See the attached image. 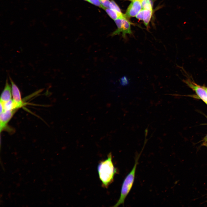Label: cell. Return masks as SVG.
<instances>
[{"label":"cell","mask_w":207,"mask_h":207,"mask_svg":"<svg viewBox=\"0 0 207 207\" xmlns=\"http://www.w3.org/2000/svg\"><path fill=\"white\" fill-rule=\"evenodd\" d=\"M97 170L102 186L107 188L113 181L114 176L117 172L112 161L111 153L108 154L107 159L99 162Z\"/></svg>","instance_id":"obj_1"},{"label":"cell","mask_w":207,"mask_h":207,"mask_svg":"<svg viewBox=\"0 0 207 207\" xmlns=\"http://www.w3.org/2000/svg\"><path fill=\"white\" fill-rule=\"evenodd\" d=\"M126 17L125 15V16L122 18V25L119 32V34L121 32L122 33V36L124 39L126 37V34H131L132 33L131 28V24Z\"/></svg>","instance_id":"obj_8"},{"label":"cell","mask_w":207,"mask_h":207,"mask_svg":"<svg viewBox=\"0 0 207 207\" xmlns=\"http://www.w3.org/2000/svg\"><path fill=\"white\" fill-rule=\"evenodd\" d=\"M4 111L8 110L18 109L19 108L13 99L5 102H2ZM3 111V112H4Z\"/></svg>","instance_id":"obj_9"},{"label":"cell","mask_w":207,"mask_h":207,"mask_svg":"<svg viewBox=\"0 0 207 207\" xmlns=\"http://www.w3.org/2000/svg\"><path fill=\"white\" fill-rule=\"evenodd\" d=\"M109 8L116 11L120 13H122L119 7L115 2L112 0L110 1L109 5Z\"/></svg>","instance_id":"obj_13"},{"label":"cell","mask_w":207,"mask_h":207,"mask_svg":"<svg viewBox=\"0 0 207 207\" xmlns=\"http://www.w3.org/2000/svg\"><path fill=\"white\" fill-rule=\"evenodd\" d=\"M143 9H141L136 16V18L140 20H143Z\"/></svg>","instance_id":"obj_17"},{"label":"cell","mask_w":207,"mask_h":207,"mask_svg":"<svg viewBox=\"0 0 207 207\" xmlns=\"http://www.w3.org/2000/svg\"><path fill=\"white\" fill-rule=\"evenodd\" d=\"M141 154H139L136 158L134 165L132 169L124 179L122 185L120 197L116 204L113 206V207H118L121 204H124L125 199L133 186L136 169Z\"/></svg>","instance_id":"obj_2"},{"label":"cell","mask_w":207,"mask_h":207,"mask_svg":"<svg viewBox=\"0 0 207 207\" xmlns=\"http://www.w3.org/2000/svg\"><path fill=\"white\" fill-rule=\"evenodd\" d=\"M88 1L93 5L103 9V7L101 4L99 0H88Z\"/></svg>","instance_id":"obj_15"},{"label":"cell","mask_w":207,"mask_h":207,"mask_svg":"<svg viewBox=\"0 0 207 207\" xmlns=\"http://www.w3.org/2000/svg\"><path fill=\"white\" fill-rule=\"evenodd\" d=\"M129 0L132 1L135 0Z\"/></svg>","instance_id":"obj_21"},{"label":"cell","mask_w":207,"mask_h":207,"mask_svg":"<svg viewBox=\"0 0 207 207\" xmlns=\"http://www.w3.org/2000/svg\"><path fill=\"white\" fill-rule=\"evenodd\" d=\"M101 4L103 7V9L105 8H109L110 4V1L109 0H99Z\"/></svg>","instance_id":"obj_14"},{"label":"cell","mask_w":207,"mask_h":207,"mask_svg":"<svg viewBox=\"0 0 207 207\" xmlns=\"http://www.w3.org/2000/svg\"><path fill=\"white\" fill-rule=\"evenodd\" d=\"M202 145L206 146L207 147V141L206 142L203 143L202 144Z\"/></svg>","instance_id":"obj_19"},{"label":"cell","mask_w":207,"mask_h":207,"mask_svg":"<svg viewBox=\"0 0 207 207\" xmlns=\"http://www.w3.org/2000/svg\"><path fill=\"white\" fill-rule=\"evenodd\" d=\"M17 109L4 111L0 115V132L1 133L7 127V124Z\"/></svg>","instance_id":"obj_5"},{"label":"cell","mask_w":207,"mask_h":207,"mask_svg":"<svg viewBox=\"0 0 207 207\" xmlns=\"http://www.w3.org/2000/svg\"><path fill=\"white\" fill-rule=\"evenodd\" d=\"M141 5L143 9L152 10V5L150 0H142Z\"/></svg>","instance_id":"obj_12"},{"label":"cell","mask_w":207,"mask_h":207,"mask_svg":"<svg viewBox=\"0 0 207 207\" xmlns=\"http://www.w3.org/2000/svg\"></svg>","instance_id":"obj_23"},{"label":"cell","mask_w":207,"mask_h":207,"mask_svg":"<svg viewBox=\"0 0 207 207\" xmlns=\"http://www.w3.org/2000/svg\"><path fill=\"white\" fill-rule=\"evenodd\" d=\"M9 78L11 83L13 100L18 105L19 108L23 106L25 103L23 102L21 96L20 90L10 77Z\"/></svg>","instance_id":"obj_4"},{"label":"cell","mask_w":207,"mask_h":207,"mask_svg":"<svg viewBox=\"0 0 207 207\" xmlns=\"http://www.w3.org/2000/svg\"><path fill=\"white\" fill-rule=\"evenodd\" d=\"M84 0L85 1H88V0Z\"/></svg>","instance_id":"obj_22"},{"label":"cell","mask_w":207,"mask_h":207,"mask_svg":"<svg viewBox=\"0 0 207 207\" xmlns=\"http://www.w3.org/2000/svg\"><path fill=\"white\" fill-rule=\"evenodd\" d=\"M108 16L112 19L115 20L118 18L124 16L125 15L109 8H105L104 9Z\"/></svg>","instance_id":"obj_10"},{"label":"cell","mask_w":207,"mask_h":207,"mask_svg":"<svg viewBox=\"0 0 207 207\" xmlns=\"http://www.w3.org/2000/svg\"><path fill=\"white\" fill-rule=\"evenodd\" d=\"M12 97L11 85L9 84L7 78L4 88L1 95L0 101L2 102H6L11 99Z\"/></svg>","instance_id":"obj_7"},{"label":"cell","mask_w":207,"mask_h":207,"mask_svg":"<svg viewBox=\"0 0 207 207\" xmlns=\"http://www.w3.org/2000/svg\"><path fill=\"white\" fill-rule=\"evenodd\" d=\"M120 84L123 86H125L128 85L129 84V81L127 78L126 76H124L120 80Z\"/></svg>","instance_id":"obj_16"},{"label":"cell","mask_w":207,"mask_h":207,"mask_svg":"<svg viewBox=\"0 0 207 207\" xmlns=\"http://www.w3.org/2000/svg\"><path fill=\"white\" fill-rule=\"evenodd\" d=\"M183 81L195 92L201 99L207 104V93L203 86L197 84L189 77L184 79Z\"/></svg>","instance_id":"obj_3"},{"label":"cell","mask_w":207,"mask_h":207,"mask_svg":"<svg viewBox=\"0 0 207 207\" xmlns=\"http://www.w3.org/2000/svg\"><path fill=\"white\" fill-rule=\"evenodd\" d=\"M142 0H135L129 5L127 8L125 15L128 17L136 16L141 10V1Z\"/></svg>","instance_id":"obj_6"},{"label":"cell","mask_w":207,"mask_h":207,"mask_svg":"<svg viewBox=\"0 0 207 207\" xmlns=\"http://www.w3.org/2000/svg\"><path fill=\"white\" fill-rule=\"evenodd\" d=\"M203 143H205L207 141V135H206L203 139Z\"/></svg>","instance_id":"obj_18"},{"label":"cell","mask_w":207,"mask_h":207,"mask_svg":"<svg viewBox=\"0 0 207 207\" xmlns=\"http://www.w3.org/2000/svg\"><path fill=\"white\" fill-rule=\"evenodd\" d=\"M143 20L145 26H147L151 18L152 10L143 9Z\"/></svg>","instance_id":"obj_11"},{"label":"cell","mask_w":207,"mask_h":207,"mask_svg":"<svg viewBox=\"0 0 207 207\" xmlns=\"http://www.w3.org/2000/svg\"><path fill=\"white\" fill-rule=\"evenodd\" d=\"M203 87L204 88V89L206 90L207 93V87H206V86H203Z\"/></svg>","instance_id":"obj_20"}]
</instances>
